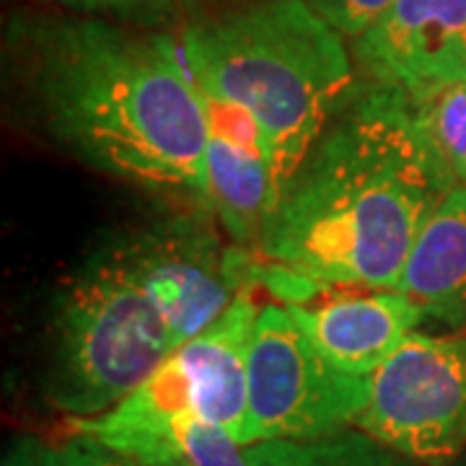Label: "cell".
<instances>
[{
	"label": "cell",
	"mask_w": 466,
	"mask_h": 466,
	"mask_svg": "<svg viewBox=\"0 0 466 466\" xmlns=\"http://www.w3.org/2000/svg\"><path fill=\"white\" fill-rule=\"evenodd\" d=\"M208 106V179L213 213L236 244L259 247L278 189L267 143L257 122L228 101L205 96Z\"/></svg>",
	"instance_id": "cell-10"
},
{
	"label": "cell",
	"mask_w": 466,
	"mask_h": 466,
	"mask_svg": "<svg viewBox=\"0 0 466 466\" xmlns=\"http://www.w3.org/2000/svg\"><path fill=\"white\" fill-rule=\"evenodd\" d=\"M334 32L342 36H360L368 26L381 16L394 0H306Z\"/></svg>",
	"instance_id": "cell-17"
},
{
	"label": "cell",
	"mask_w": 466,
	"mask_h": 466,
	"mask_svg": "<svg viewBox=\"0 0 466 466\" xmlns=\"http://www.w3.org/2000/svg\"><path fill=\"white\" fill-rule=\"evenodd\" d=\"M236 3H241V0H179L182 11H187V14H198V11L216 14L218 8H228V5H236Z\"/></svg>",
	"instance_id": "cell-20"
},
{
	"label": "cell",
	"mask_w": 466,
	"mask_h": 466,
	"mask_svg": "<svg viewBox=\"0 0 466 466\" xmlns=\"http://www.w3.org/2000/svg\"><path fill=\"white\" fill-rule=\"evenodd\" d=\"M363 81L420 99L466 81V0H394L352 39Z\"/></svg>",
	"instance_id": "cell-9"
},
{
	"label": "cell",
	"mask_w": 466,
	"mask_h": 466,
	"mask_svg": "<svg viewBox=\"0 0 466 466\" xmlns=\"http://www.w3.org/2000/svg\"><path fill=\"white\" fill-rule=\"evenodd\" d=\"M177 348L164 311L106 244L55 296L47 397L73 417L104 415Z\"/></svg>",
	"instance_id": "cell-4"
},
{
	"label": "cell",
	"mask_w": 466,
	"mask_h": 466,
	"mask_svg": "<svg viewBox=\"0 0 466 466\" xmlns=\"http://www.w3.org/2000/svg\"><path fill=\"white\" fill-rule=\"evenodd\" d=\"M109 247L164 311L177 345L216 324L259 272L247 254L220 244L208 210L156 220Z\"/></svg>",
	"instance_id": "cell-8"
},
{
	"label": "cell",
	"mask_w": 466,
	"mask_h": 466,
	"mask_svg": "<svg viewBox=\"0 0 466 466\" xmlns=\"http://www.w3.org/2000/svg\"><path fill=\"white\" fill-rule=\"evenodd\" d=\"M386 449L446 464L466 449V337L410 332L370 376L355 422Z\"/></svg>",
	"instance_id": "cell-7"
},
{
	"label": "cell",
	"mask_w": 466,
	"mask_h": 466,
	"mask_svg": "<svg viewBox=\"0 0 466 466\" xmlns=\"http://www.w3.org/2000/svg\"><path fill=\"white\" fill-rule=\"evenodd\" d=\"M257 303L241 293L205 332L182 342L130 397L109 412L76 417L73 433L88 435L125 461H171V428L182 415L223 425L241 443L249 404V339Z\"/></svg>",
	"instance_id": "cell-5"
},
{
	"label": "cell",
	"mask_w": 466,
	"mask_h": 466,
	"mask_svg": "<svg viewBox=\"0 0 466 466\" xmlns=\"http://www.w3.org/2000/svg\"><path fill=\"white\" fill-rule=\"evenodd\" d=\"M18 34L42 119L63 148L119 182L213 210L208 106L182 45L101 16L21 21Z\"/></svg>",
	"instance_id": "cell-1"
},
{
	"label": "cell",
	"mask_w": 466,
	"mask_h": 466,
	"mask_svg": "<svg viewBox=\"0 0 466 466\" xmlns=\"http://www.w3.org/2000/svg\"><path fill=\"white\" fill-rule=\"evenodd\" d=\"M420 135L456 184L466 187V81L410 99Z\"/></svg>",
	"instance_id": "cell-14"
},
{
	"label": "cell",
	"mask_w": 466,
	"mask_h": 466,
	"mask_svg": "<svg viewBox=\"0 0 466 466\" xmlns=\"http://www.w3.org/2000/svg\"><path fill=\"white\" fill-rule=\"evenodd\" d=\"M244 453L249 466H407L410 461L363 431L317 441H259L244 446Z\"/></svg>",
	"instance_id": "cell-13"
},
{
	"label": "cell",
	"mask_w": 466,
	"mask_h": 466,
	"mask_svg": "<svg viewBox=\"0 0 466 466\" xmlns=\"http://www.w3.org/2000/svg\"><path fill=\"white\" fill-rule=\"evenodd\" d=\"M249 404L241 446L317 441L342 433L366 407L370 376L334 368L303 332L290 306L259 309L247 358Z\"/></svg>",
	"instance_id": "cell-6"
},
{
	"label": "cell",
	"mask_w": 466,
	"mask_h": 466,
	"mask_svg": "<svg viewBox=\"0 0 466 466\" xmlns=\"http://www.w3.org/2000/svg\"><path fill=\"white\" fill-rule=\"evenodd\" d=\"M171 461L187 466H249L244 446L223 425L182 415L171 428Z\"/></svg>",
	"instance_id": "cell-15"
},
{
	"label": "cell",
	"mask_w": 466,
	"mask_h": 466,
	"mask_svg": "<svg viewBox=\"0 0 466 466\" xmlns=\"http://www.w3.org/2000/svg\"><path fill=\"white\" fill-rule=\"evenodd\" d=\"M125 466H187L182 461H164V464H137V461H125Z\"/></svg>",
	"instance_id": "cell-22"
},
{
	"label": "cell",
	"mask_w": 466,
	"mask_h": 466,
	"mask_svg": "<svg viewBox=\"0 0 466 466\" xmlns=\"http://www.w3.org/2000/svg\"><path fill=\"white\" fill-rule=\"evenodd\" d=\"M314 348L350 376H373L415 332L422 311L401 290L337 296L317 306H290Z\"/></svg>",
	"instance_id": "cell-11"
},
{
	"label": "cell",
	"mask_w": 466,
	"mask_h": 466,
	"mask_svg": "<svg viewBox=\"0 0 466 466\" xmlns=\"http://www.w3.org/2000/svg\"><path fill=\"white\" fill-rule=\"evenodd\" d=\"M438 466H466V449L459 453V456H453L451 461H446V464H438Z\"/></svg>",
	"instance_id": "cell-21"
},
{
	"label": "cell",
	"mask_w": 466,
	"mask_h": 466,
	"mask_svg": "<svg viewBox=\"0 0 466 466\" xmlns=\"http://www.w3.org/2000/svg\"><path fill=\"white\" fill-rule=\"evenodd\" d=\"M397 290L422 319L466 327V187L456 184L425 220Z\"/></svg>",
	"instance_id": "cell-12"
},
{
	"label": "cell",
	"mask_w": 466,
	"mask_h": 466,
	"mask_svg": "<svg viewBox=\"0 0 466 466\" xmlns=\"http://www.w3.org/2000/svg\"><path fill=\"white\" fill-rule=\"evenodd\" d=\"M179 45L202 94L257 122L278 198L360 84L342 34L306 0H241L189 24Z\"/></svg>",
	"instance_id": "cell-3"
},
{
	"label": "cell",
	"mask_w": 466,
	"mask_h": 466,
	"mask_svg": "<svg viewBox=\"0 0 466 466\" xmlns=\"http://www.w3.org/2000/svg\"><path fill=\"white\" fill-rule=\"evenodd\" d=\"M39 466H125V459L88 435L73 433L57 446H45Z\"/></svg>",
	"instance_id": "cell-18"
},
{
	"label": "cell",
	"mask_w": 466,
	"mask_h": 466,
	"mask_svg": "<svg viewBox=\"0 0 466 466\" xmlns=\"http://www.w3.org/2000/svg\"><path fill=\"white\" fill-rule=\"evenodd\" d=\"M42 451L45 446L36 435H16L3 453L0 466H39Z\"/></svg>",
	"instance_id": "cell-19"
},
{
	"label": "cell",
	"mask_w": 466,
	"mask_h": 466,
	"mask_svg": "<svg viewBox=\"0 0 466 466\" xmlns=\"http://www.w3.org/2000/svg\"><path fill=\"white\" fill-rule=\"evenodd\" d=\"M453 187L410 96L363 81L283 187L257 249L317 290H397L425 220Z\"/></svg>",
	"instance_id": "cell-2"
},
{
	"label": "cell",
	"mask_w": 466,
	"mask_h": 466,
	"mask_svg": "<svg viewBox=\"0 0 466 466\" xmlns=\"http://www.w3.org/2000/svg\"><path fill=\"white\" fill-rule=\"evenodd\" d=\"M81 16H112L125 24L158 26L182 11L179 0H52Z\"/></svg>",
	"instance_id": "cell-16"
}]
</instances>
